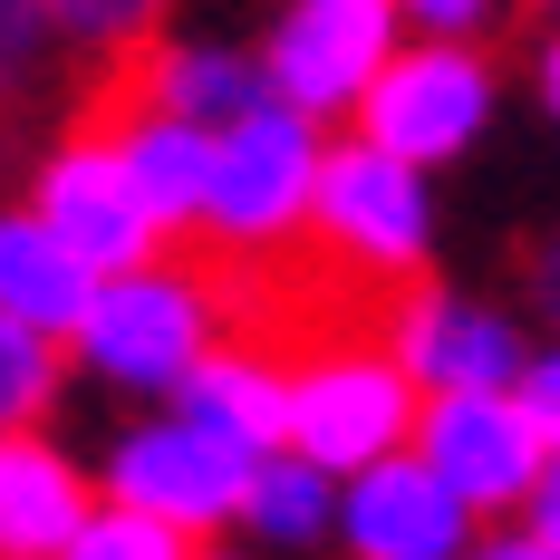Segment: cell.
Listing matches in <instances>:
<instances>
[{
	"instance_id": "cell-1",
	"label": "cell",
	"mask_w": 560,
	"mask_h": 560,
	"mask_svg": "<svg viewBox=\"0 0 560 560\" xmlns=\"http://www.w3.org/2000/svg\"><path fill=\"white\" fill-rule=\"evenodd\" d=\"M223 338V290L184 261H136V271H97L78 329H68V368L107 377L116 396H174V377Z\"/></svg>"
},
{
	"instance_id": "cell-2",
	"label": "cell",
	"mask_w": 560,
	"mask_h": 560,
	"mask_svg": "<svg viewBox=\"0 0 560 560\" xmlns=\"http://www.w3.org/2000/svg\"><path fill=\"white\" fill-rule=\"evenodd\" d=\"M310 232L348 280H377L406 290L435 261V174L368 145V136H338L319 145V184H310Z\"/></svg>"
},
{
	"instance_id": "cell-3",
	"label": "cell",
	"mask_w": 560,
	"mask_h": 560,
	"mask_svg": "<svg viewBox=\"0 0 560 560\" xmlns=\"http://www.w3.org/2000/svg\"><path fill=\"white\" fill-rule=\"evenodd\" d=\"M319 116L280 107H242L232 126H213V174H203V213L194 232H213V252H280L310 232V184H319Z\"/></svg>"
},
{
	"instance_id": "cell-4",
	"label": "cell",
	"mask_w": 560,
	"mask_h": 560,
	"mask_svg": "<svg viewBox=\"0 0 560 560\" xmlns=\"http://www.w3.org/2000/svg\"><path fill=\"white\" fill-rule=\"evenodd\" d=\"M493 107H503V78H493L483 39H425V30H416V39H396L387 68L368 78L358 136L435 174V165H454V155L483 145Z\"/></svg>"
},
{
	"instance_id": "cell-5",
	"label": "cell",
	"mask_w": 560,
	"mask_h": 560,
	"mask_svg": "<svg viewBox=\"0 0 560 560\" xmlns=\"http://www.w3.org/2000/svg\"><path fill=\"white\" fill-rule=\"evenodd\" d=\"M406 425H416V387L377 338H329L290 368V435L280 445L310 454L319 474H358V464L396 454Z\"/></svg>"
},
{
	"instance_id": "cell-6",
	"label": "cell",
	"mask_w": 560,
	"mask_h": 560,
	"mask_svg": "<svg viewBox=\"0 0 560 560\" xmlns=\"http://www.w3.org/2000/svg\"><path fill=\"white\" fill-rule=\"evenodd\" d=\"M242 483H252V454L223 445V435H203L194 416H136L126 435L107 445V464H97V493L126 512H155V522H174L184 541H213V532H232V512H242Z\"/></svg>"
},
{
	"instance_id": "cell-7",
	"label": "cell",
	"mask_w": 560,
	"mask_h": 560,
	"mask_svg": "<svg viewBox=\"0 0 560 560\" xmlns=\"http://www.w3.org/2000/svg\"><path fill=\"white\" fill-rule=\"evenodd\" d=\"M406 39V20H396V0H280L271 30H261V97L300 116H358L368 97V78L387 68V49Z\"/></svg>"
},
{
	"instance_id": "cell-8",
	"label": "cell",
	"mask_w": 560,
	"mask_h": 560,
	"mask_svg": "<svg viewBox=\"0 0 560 560\" xmlns=\"http://www.w3.org/2000/svg\"><path fill=\"white\" fill-rule=\"evenodd\" d=\"M406 454H416L474 522H512L551 445H541V425L522 416L512 387H454V396H416Z\"/></svg>"
},
{
	"instance_id": "cell-9",
	"label": "cell",
	"mask_w": 560,
	"mask_h": 560,
	"mask_svg": "<svg viewBox=\"0 0 560 560\" xmlns=\"http://www.w3.org/2000/svg\"><path fill=\"white\" fill-rule=\"evenodd\" d=\"M30 213L88 261V271H136V261H155L165 252V223L145 213V194L126 184V155H116L107 126H78V136H58L39 174H30Z\"/></svg>"
},
{
	"instance_id": "cell-10",
	"label": "cell",
	"mask_w": 560,
	"mask_h": 560,
	"mask_svg": "<svg viewBox=\"0 0 560 560\" xmlns=\"http://www.w3.org/2000/svg\"><path fill=\"white\" fill-rule=\"evenodd\" d=\"M377 348L406 368V387H416V396H454V387H512L532 338H522V319L493 310V300L416 280V290L387 310V338H377Z\"/></svg>"
},
{
	"instance_id": "cell-11",
	"label": "cell",
	"mask_w": 560,
	"mask_h": 560,
	"mask_svg": "<svg viewBox=\"0 0 560 560\" xmlns=\"http://www.w3.org/2000/svg\"><path fill=\"white\" fill-rule=\"evenodd\" d=\"M474 532H483V522L454 503V493H445V483H435L406 445L377 454V464H358V474H338L329 541H338L348 560H454Z\"/></svg>"
},
{
	"instance_id": "cell-12",
	"label": "cell",
	"mask_w": 560,
	"mask_h": 560,
	"mask_svg": "<svg viewBox=\"0 0 560 560\" xmlns=\"http://www.w3.org/2000/svg\"><path fill=\"white\" fill-rule=\"evenodd\" d=\"M88 503H97V483L68 445H49V425L0 435V560H58Z\"/></svg>"
},
{
	"instance_id": "cell-13",
	"label": "cell",
	"mask_w": 560,
	"mask_h": 560,
	"mask_svg": "<svg viewBox=\"0 0 560 560\" xmlns=\"http://www.w3.org/2000/svg\"><path fill=\"white\" fill-rule=\"evenodd\" d=\"M165 406H174V416H194L203 435L242 445V454H271L280 435H290V368H280V358H261V348L213 338V348L174 377Z\"/></svg>"
},
{
	"instance_id": "cell-14",
	"label": "cell",
	"mask_w": 560,
	"mask_h": 560,
	"mask_svg": "<svg viewBox=\"0 0 560 560\" xmlns=\"http://www.w3.org/2000/svg\"><path fill=\"white\" fill-rule=\"evenodd\" d=\"M136 107H165L184 126H232L242 107H261V58L232 39H165L136 68Z\"/></svg>"
},
{
	"instance_id": "cell-15",
	"label": "cell",
	"mask_w": 560,
	"mask_h": 560,
	"mask_svg": "<svg viewBox=\"0 0 560 560\" xmlns=\"http://www.w3.org/2000/svg\"><path fill=\"white\" fill-rule=\"evenodd\" d=\"M116 155H126V184L145 194V213L174 232H194V213H203V174H213V126H184V116L165 107H126V126H107Z\"/></svg>"
},
{
	"instance_id": "cell-16",
	"label": "cell",
	"mask_w": 560,
	"mask_h": 560,
	"mask_svg": "<svg viewBox=\"0 0 560 560\" xmlns=\"http://www.w3.org/2000/svg\"><path fill=\"white\" fill-rule=\"evenodd\" d=\"M88 290H97V271H88L30 203L0 213V310H10V319L68 338V329H78V310H88Z\"/></svg>"
},
{
	"instance_id": "cell-17",
	"label": "cell",
	"mask_w": 560,
	"mask_h": 560,
	"mask_svg": "<svg viewBox=\"0 0 560 560\" xmlns=\"http://www.w3.org/2000/svg\"><path fill=\"white\" fill-rule=\"evenodd\" d=\"M329 512H338V474H319L310 454H252V483H242V532H252V551H319L329 541Z\"/></svg>"
},
{
	"instance_id": "cell-18",
	"label": "cell",
	"mask_w": 560,
	"mask_h": 560,
	"mask_svg": "<svg viewBox=\"0 0 560 560\" xmlns=\"http://www.w3.org/2000/svg\"><path fill=\"white\" fill-rule=\"evenodd\" d=\"M58 387H68V338H49V329H30V319L0 310V435L10 425H49Z\"/></svg>"
},
{
	"instance_id": "cell-19",
	"label": "cell",
	"mask_w": 560,
	"mask_h": 560,
	"mask_svg": "<svg viewBox=\"0 0 560 560\" xmlns=\"http://www.w3.org/2000/svg\"><path fill=\"white\" fill-rule=\"evenodd\" d=\"M58 560H194V541L174 532V522H155V512H126V503H97L78 512V532L58 541Z\"/></svg>"
},
{
	"instance_id": "cell-20",
	"label": "cell",
	"mask_w": 560,
	"mask_h": 560,
	"mask_svg": "<svg viewBox=\"0 0 560 560\" xmlns=\"http://www.w3.org/2000/svg\"><path fill=\"white\" fill-rule=\"evenodd\" d=\"M39 10H49V39L68 49H136L165 20V0H39Z\"/></svg>"
},
{
	"instance_id": "cell-21",
	"label": "cell",
	"mask_w": 560,
	"mask_h": 560,
	"mask_svg": "<svg viewBox=\"0 0 560 560\" xmlns=\"http://www.w3.org/2000/svg\"><path fill=\"white\" fill-rule=\"evenodd\" d=\"M49 10L39 0H0V97H20L30 78H39V58H49Z\"/></svg>"
},
{
	"instance_id": "cell-22",
	"label": "cell",
	"mask_w": 560,
	"mask_h": 560,
	"mask_svg": "<svg viewBox=\"0 0 560 560\" xmlns=\"http://www.w3.org/2000/svg\"><path fill=\"white\" fill-rule=\"evenodd\" d=\"M512 396H522V416L541 425V445L560 454V338H551V348H522V377H512Z\"/></svg>"
},
{
	"instance_id": "cell-23",
	"label": "cell",
	"mask_w": 560,
	"mask_h": 560,
	"mask_svg": "<svg viewBox=\"0 0 560 560\" xmlns=\"http://www.w3.org/2000/svg\"><path fill=\"white\" fill-rule=\"evenodd\" d=\"M396 20L425 30V39H483L503 20V0H396Z\"/></svg>"
},
{
	"instance_id": "cell-24",
	"label": "cell",
	"mask_w": 560,
	"mask_h": 560,
	"mask_svg": "<svg viewBox=\"0 0 560 560\" xmlns=\"http://www.w3.org/2000/svg\"><path fill=\"white\" fill-rule=\"evenodd\" d=\"M532 541H551L560 551V454H541V474H532V493H522V512H512Z\"/></svg>"
},
{
	"instance_id": "cell-25",
	"label": "cell",
	"mask_w": 560,
	"mask_h": 560,
	"mask_svg": "<svg viewBox=\"0 0 560 560\" xmlns=\"http://www.w3.org/2000/svg\"><path fill=\"white\" fill-rule=\"evenodd\" d=\"M454 560H560V551H551V541H532V532L512 522V532H474Z\"/></svg>"
},
{
	"instance_id": "cell-26",
	"label": "cell",
	"mask_w": 560,
	"mask_h": 560,
	"mask_svg": "<svg viewBox=\"0 0 560 560\" xmlns=\"http://www.w3.org/2000/svg\"><path fill=\"white\" fill-rule=\"evenodd\" d=\"M532 310H541V319H551V338H560V232L532 252Z\"/></svg>"
},
{
	"instance_id": "cell-27",
	"label": "cell",
	"mask_w": 560,
	"mask_h": 560,
	"mask_svg": "<svg viewBox=\"0 0 560 560\" xmlns=\"http://www.w3.org/2000/svg\"><path fill=\"white\" fill-rule=\"evenodd\" d=\"M532 88H541V107L560 126V20H551V39H541V58H532Z\"/></svg>"
},
{
	"instance_id": "cell-28",
	"label": "cell",
	"mask_w": 560,
	"mask_h": 560,
	"mask_svg": "<svg viewBox=\"0 0 560 560\" xmlns=\"http://www.w3.org/2000/svg\"><path fill=\"white\" fill-rule=\"evenodd\" d=\"M194 560H252V551H232L223 532H213V541H194Z\"/></svg>"
},
{
	"instance_id": "cell-29",
	"label": "cell",
	"mask_w": 560,
	"mask_h": 560,
	"mask_svg": "<svg viewBox=\"0 0 560 560\" xmlns=\"http://www.w3.org/2000/svg\"><path fill=\"white\" fill-rule=\"evenodd\" d=\"M532 10H541V20H560V0H532Z\"/></svg>"
}]
</instances>
